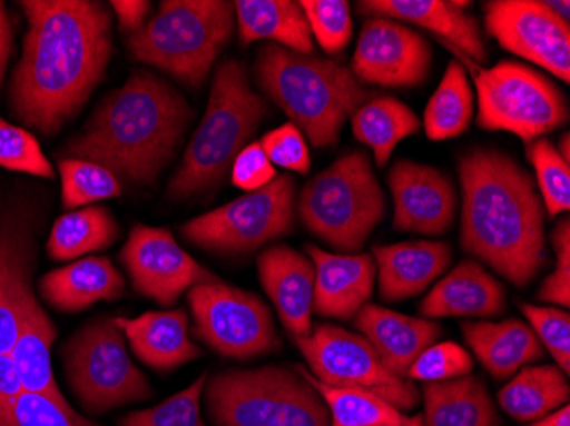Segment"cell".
<instances>
[{
	"instance_id": "obj_1",
	"label": "cell",
	"mask_w": 570,
	"mask_h": 426,
	"mask_svg": "<svg viewBox=\"0 0 570 426\" xmlns=\"http://www.w3.org/2000/svg\"><path fill=\"white\" fill-rule=\"evenodd\" d=\"M28 28L9 88L12 115L53 136L72 120L111 59L114 19L92 0L21 2Z\"/></svg>"
},
{
	"instance_id": "obj_2",
	"label": "cell",
	"mask_w": 570,
	"mask_h": 426,
	"mask_svg": "<svg viewBox=\"0 0 570 426\" xmlns=\"http://www.w3.org/2000/svg\"><path fill=\"white\" fill-rule=\"evenodd\" d=\"M463 208L461 248L515 287H527L549 261L546 207L530 172L492 149L458 162Z\"/></svg>"
},
{
	"instance_id": "obj_3",
	"label": "cell",
	"mask_w": 570,
	"mask_h": 426,
	"mask_svg": "<svg viewBox=\"0 0 570 426\" xmlns=\"http://www.w3.org/2000/svg\"><path fill=\"white\" fill-rule=\"evenodd\" d=\"M191 118L184 96L156 73L139 70L102 99L67 153L132 185H154L184 142Z\"/></svg>"
},
{
	"instance_id": "obj_4",
	"label": "cell",
	"mask_w": 570,
	"mask_h": 426,
	"mask_svg": "<svg viewBox=\"0 0 570 426\" xmlns=\"http://www.w3.org/2000/svg\"><path fill=\"white\" fill-rule=\"evenodd\" d=\"M256 82L315 147L335 146L347 118L370 92L336 60L264 44L256 51Z\"/></svg>"
},
{
	"instance_id": "obj_5",
	"label": "cell",
	"mask_w": 570,
	"mask_h": 426,
	"mask_svg": "<svg viewBox=\"0 0 570 426\" xmlns=\"http://www.w3.org/2000/svg\"><path fill=\"white\" fill-rule=\"evenodd\" d=\"M265 113L267 105L249 86L245 63L224 60L214 73L207 111L169 179L168 197L185 200L223 181Z\"/></svg>"
},
{
	"instance_id": "obj_6",
	"label": "cell",
	"mask_w": 570,
	"mask_h": 426,
	"mask_svg": "<svg viewBox=\"0 0 570 426\" xmlns=\"http://www.w3.org/2000/svg\"><path fill=\"white\" fill-rule=\"evenodd\" d=\"M236 12L226 0H166L137 33L130 56L191 88H200L235 31Z\"/></svg>"
},
{
	"instance_id": "obj_7",
	"label": "cell",
	"mask_w": 570,
	"mask_h": 426,
	"mask_svg": "<svg viewBox=\"0 0 570 426\" xmlns=\"http://www.w3.org/2000/svg\"><path fill=\"white\" fill-rule=\"evenodd\" d=\"M205 403L216 426H330L318 390L297 368H233L207 377Z\"/></svg>"
},
{
	"instance_id": "obj_8",
	"label": "cell",
	"mask_w": 570,
	"mask_h": 426,
	"mask_svg": "<svg viewBox=\"0 0 570 426\" xmlns=\"http://www.w3.org/2000/svg\"><path fill=\"white\" fill-rule=\"evenodd\" d=\"M297 211L303 226L326 245L361 251L386 211L370 156L354 150L338 157L304 186Z\"/></svg>"
},
{
	"instance_id": "obj_9",
	"label": "cell",
	"mask_w": 570,
	"mask_h": 426,
	"mask_svg": "<svg viewBox=\"0 0 570 426\" xmlns=\"http://www.w3.org/2000/svg\"><path fill=\"white\" fill-rule=\"evenodd\" d=\"M127 339L115 317L101 316L63 345L67 383L89 415L144 403L153 387L128 355Z\"/></svg>"
},
{
	"instance_id": "obj_10",
	"label": "cell",
	"mask_w": 570,
	"mask_h": 426,
	"mask_svg": "<svg viewBox=\"0 0 570 426\" xmlns=\"http://www.w3.org/2000/svg\"><path fill=\"white\" fill-rule=\"evenodd\" d=\"M451 50L472 72L479 92L476 121L483 130L509 131L530 143L569 121L566 96L549 77L511 60L482 69L460 51Z\"/></svg>"
},
{
	"instance_id": "obj_11",
	"label": "cell",
	"mask_w": 570,
	"mask_h": 426,
	"mask_svg": "<svg viewBox=\"0 0 570 426\" xmlns=\"http://www.w3.org/2000/svg\"><path fill=\"white\" fill-rule=\"evenodd\" d=\"M296 186L277 176L262 190L243 195L224 207L185 224V241L217 255H248L293 230Z\"/></svg>"
},
{
	"instance_id": "obj_12",
	"label": "cell",
	"mask_w": 570,
	"mask_h": 426,
	"mask_svg": "<svg viewBox=\"0 0 570 426\" xmlns=\"http://www.w3.org/2000/svg\"><path fill=\"white\" fill-rule=\"evenodd\" d=\"M187 300L191 333L216 354L245 361L281 350L271 309L252 291L217 280L190 288Z\"/></svg>"
},
{
	"instance_id": "obj_13",
	"label": "cell",
	"mask_w": 570,
	"mask_h": 426,
	"mask_svg": "<svg viewBox=\"0 0 570 426\" xmlns=\"http://www.w3.org/2000/svg\"><path fill=\"white\" fill-rule=\"evenodd\" d=\"M294 343L309 364L311 376L320 383L374 394L400 412L419 405L417 387L395 376L364 336L325 323Z\"/></svg>"
},
{
	"instance_id": "obj_14",
	"label": "cell",
	"mask_w": 570,
	"mask_h": 426,
	"mask_svg": "<svg viewBox=\"0 0 570 426\" xmlns=\"http://www.w3.org/2000/svg\"><path fill=\"white\" fill-rule=\"evenodd\" d=\"M134 290L159 306H175L179 297L200 284L220 280L185 249L171 230L137 224L120 252Z\"/></svg>"
},
{
	"instance_id": "obj_15",
	"label": "cell",
	"mask_w": 570,
	"mask_h": 426,
	"mask_svg": "<svg viewBox=\"0 0 570 426\" xmlns=\"http://www.w3.org/2000/svg\"><path fill=\"white\" fill-rule=\"evenodd\" d=\"M485 30L504 50L570 82V24L538 0H492Z\"/></svg>"
},
{
	"instance_id": "obj_16",
	"label": "cell",
	"mask_w": 570,
	"mask_h": 426,
	"mask_svg": "<svg viewBox=\"0 0 570 426\" xmlns=\"http://www.w3.org/2000/svg\"><path fill=\"white\" fill-rule=\"evenodd\" d=\"M431 62V44L417 31L393 19L371 18L362 24L351 70L367 85L417 88Z\"/></svg>"
},
{
	"instance_id": "obj_17",
	"label": "cell",
	"mask_w": 570,
	"mask_h": 426,
	"mask_svg": "<svg viewBox=\"0 0 570 426\" xmlns=\"http://www.w3.org/2000/svg\"><path fill=\"white\" fill-rule=\"evenodd\" d=\"M395 204V229L443 236L456 217L454 182L432 166L402 159L387 175Z\"/></svg>"
},
{
	"instance_id": "obj_18",
	"label": "cell",
	"mask_w": 570,
	"mask_h": 426,
	"mask_svg": "<svg viewBox=\"0 0 570 426\" xmlns=\"http://www.w3.org/2000/svg\"><path fill=\"white\" fill-rule=\"evenodd\" d=\"M258 275L267 296L277 309L291 338H306L313 329L311 316L315 304V265L291 246L265 249L256 258Z\"/></svg>"
},
{
	"instance_id": "obj_19",
	"label": "cell",
	"mask_w": 570,
	"mask_h": 426,
	"mask_svg": "<svg viewBox=\"0 0 570 426\" xmlns=\"http://www.w3.org/2000/svg\"><path fill=\"white\" fill-rule=\"evenodd\" d=\"M470 2L456 0H364L358 2L362 12L374 18L412 22L431 31L444 44L463 53L472 62H485L487 47L479 21L466 14Z\"/></svg>"
},
{
	"instance_id": "obj_20",
	"label": "cell",
	"mask_w": 570,
	"mask_h": 426,
	"mask_svg": "<svg viewBox=\"0 0 570 426\" xmlns=\"http://www.w3.org/2000/svg\"><path fill=\"white\" fill-rule=\"evenodd\" d=\"M315 265V304L318 316L348 321L370 303L376 280V261L371 255H332L318 246H306Z\"/></svg>"
},
{
	"instance_id": "obj_21",
	"label": "cell",
	"mask_w": 570,
	"mask_h": 426,
	"mask_svg": "<svg viewBox=\"0 0 570 426\" xmlns=\"http://www.w3.org/2000/svg\"><path fill=\"white\" fill-rule=\"evenodd\" d=\"M354 319L355 328L370 341L381 361L402 379H406L413 361L443 331L432 319L405 316L376 304H366Z\"/></svg>"
},
{
	"instance_id": "obj_22",
	"label": "cell",
	"mask_w": 570,
	"mask_h": 426,
	"mask_svg": "<svg viewBox=\"0 0 570 426\" xmlns=\"http://www.w3.org/2000/svg\"><path fill=\"white\" fill-rule=\"evenodd\" d=\"M134 355L147 367L171 371L204 355L190 338V317L185 309L150 310L142 316L115 317Z\"/></svg>"
},
{
	"instance_id": "obj_23",
	"label": "cell",
	"mask_w": 570,
	"mask_h": 426,
	"mask_svg": "<svg viewBox=\"0 0 570 426\" xmlns=\"http://www.w3.org/2000/svg\"><path fill=\"white\" fill-rule=\"evenodd\" d=\"M380 296L399 303L428 290L450 268L453 251L444 241H412L373 249Z\"/></svg>"
},
{
	"instance_id": "obj_24",
	"label": "cell",
	"mask_w": 570,
	"mask_h": 426,
	"mask_svg": "<svg viewBox=\"0 0 570 426\" xmlns=\"http://www.w3.org/2000/svg\"><path fill=\"white\" fill-rule=\"evenodd\" d=\"M508 296L498 278L479 261L466 259L432 287L419 313L425 319L441 317H495L505 309Z\"/></svg>"
},
{
	"instance_id": "obj_25",
	"label": "cell",
	"mask_w": 570,
	"mask_h": 426,
	"mask_svg": "<svg viewBox=\"0 0 570 426\" xmlns=\"http://www.w3.org/2000/svg\"><path fill=\"white\" fill-rule=\"evenodd\" d=\"M35 245L30 227L14 214L0 216V354H11L18 338L26 291L33 288Z\"/></svg>"
},
{
	"instance_id": "obj_26",
	"label": "cell",
	"mask_w": 570,
	"mask_h": 426,
	"mask_svg": "<svg viewBox=\"0 0 570 426\" xmlns=\"http://www.w3.org/2000/svg\"><path fill=\"white\" fill-rule=\"evenodd\" d=\"M56 338V325L38 303L33 288H30L22 299L18 338L9 355L26 393L41 394L63 408H72L51 370V345Z\"/></svg>"
},
{
	"instance_id": "obj_27",
	"label": "cell",
	"mask_w": 570,
	"mask_h": 426,
	"mask_svg": "<svg viewBox=\"0 0 570 426\" xmlns=\"http://www.w3.org/2000/svg\"><path fill=\"white\" fill-rule=\"evenodd\" d=\"M124 275L111 259L89 256L57 268L40 280L45 303L60 313H81L96 303H114L125 296Z\"/></svg>"
},
{
	"instance_id": "obj_28",
	"label": "cell",
	"mask_w": 570,
	"mask_h": 426,
	"mask_svg": "<svg viewBox=\"0 0 570 426\" xmlns=\"http://www.w3.org/2000/svg\"><path fill=\"white\" fill-rule=\"evenodd\" d=\"M461 331L480 364L499 380L511 379L521 368L543 357L540 339L520 319L466 321Z\"/></svg>"
},
{
	"instance_id": "obj_29",
	"label": "cell",
	"mask_w": 570,
	"mask_h": 426,
	"mask_svg": "<svg viewBox=\"0 0 570 426\" xmlns=\"http://www.w3.org/2000/svg\"><path fill=\"white\" fill-rule=\"evenodd\" d=\"M236 22L243 47L272 40L278 47L311 56L315 50L309 22L294 0H236Z\"/></svg>"
},
{
	"instance_id": "obj_30",
	"label": "cell",
	"mask_w": 570,
	"mask_h": 426,
	"mask_svg": "<svg viewBox=\"0 0 570 426\" xmlns=\"http://www.w3.org/2000/svg\"><path fill=\"white\" fill-rule=\"evenodd\" d=\"M424 426H501V416L480 377L425 383Z\"/></svg>"
},
{
	"instance_id": "obj_31",
	"label": "cell",
	"mask_w": 570,
	"mask_h": 426,
	"mask_svg": "<svg viewBox=\"0 0 570 426\" xmlns=\"http://www.w3.org/2000/svg\"><path fill=\"white\" fill-rule=\"evenodd\" d=\"M567 376L556 365H527L499 390V405L515 422L531 423L569 405Z\"/></svg>"
},
{
	"instance_id": "obj_32",
	"label": "cell",
	"mask_w": 570,
	"mask_h": 426,
	"mask_svg": "<svg viewBox=\"0 0 570 426\" xmlns=\"http://www.w3.org/2000/svg\"><path fill=\"white\" fill-rule=\"evenodd\" d=\"M351 123L355 139L373 149L380 168L387 165L393 150L403 139L421 130L417 115L405 102L390 96L364 102L352 113Z\"/></svg>"
},
{
	"instance_id": "obj_33",
	"label": "cell",
	"mask_w": 570,
	"mask_h": 426,
	"mask_svg": "<svg viewBox=\"0 0 570 426\" xmlns=\"http://www.w3.org/2000/svg\"><path fill=\"white\" fill-rule=\"evenodd\" d=\"M120 236V227L108 208L91 205L67 211L48 236L47 251L51 259L70 261L89 252L110 248Z\"/></svg>"
},
{
	"instance_id": "obj_34",
	"label": "cell",
	"mask_w": 570,
	"mask_h": 426,
	"mask_svg": "<svg viewBox=\"0 0 570 426\" xmlns=\"http://www.w3.org/2000/svg\"><path fill=\"white\" fill-rule=\"evenodd\" d=\"M304 379L318 390L330 413V426H424L422 416H406L374 394L326 386L296 367Z\"/></svg>"
},
{
	"instance_id": "obj_35",
	"label": "cell",
	"mask_w": 570,
	"mask_h": 426,
	"mask_svg": "<svg viewBox=\"0 0 570 426\" xmlns=\"http://www.w3.org/2000/svg\"><path fill=\"white\" fill-rule=\"evenodd\" d=\"M473 117V91L469 72L460 62L448 63L443 81L424 111L425 136L434 142L454 139L469 130Z\"/></svg>"
},
{
	"instance_id": "obj_36",
	"label": "cell",
	"mask_w": 570,
	"mask_h": 426,
	"mask_svg": "<svg viewBox=\"0 0 570 426\" xmlns=\"http://www.w3.org/2000/svg\"><path fill=\"white\" fill-rule=\"evenodd\" d=\"M59 171L62 178V205L67 210L85 208L86 205L121 195L120 179L95 162L66 157L59 162Z\"/></svg>"
},
{
	"instance_id": "obj_37",
	"label": "cell",
	"mask_w": 570,
	"mask_h": 426,
	"mask_svg": "<svg viewBox=\"0 0 570 426\" xmlns=\"http://www.w3.org/2000/svg\"><path fill=\"white\" fill-rule=\"evenodd\" d=\"M528 161L537 172L543 207L550 217L570 210V166L563 161L557 147L549 139H537L528 143Z\"/></svg>"
},
{
	"instance_id": "obj_38",
	"label": "cell",
	"mask_w": 570,
	"mask_h": 426,
	"mask_svg": "<svg viewBox=\"0 0 570 426\" xmlns=\"http://www.w3.org/2000/svg\"><path fill=\"white\" fill-rule=\"evenodd\" d=\"M207 377V374H202L187 389L173 394L153 408L128 413L118 419V426H207L200 409Z\"/></svg>"
},
{
	"instance_id": "obj_39",
	"label": "cell",
	"mask_w": 570,
	"mask_h": 426,
	"mask_svg": "<svg viewBox=\"0 0 570 426\" xmlns=\"http://www.w3.org/2000/svg\"><path fill=\"white\" fill-rule=\"evenodd\" d=\"M311 34L326 53H338L351 43L352 16L347 0H301Z\"/></svg>"
},
{
	"instance_id": "obj_40",
	"label": "cell",
	"mask_w": 570,
	"mask_h": 426,
	"mask_svg": "<svg viewBox=\"0 0 570 426\" xmlns=\"http://www.w3.org/2000/svg\"><path fill=\"white\" fill-rule=\"evenodd\" d=\"M0 166L38 178H53V168L31 131L0 118Z\"/></svg>"
},
{
	"instance_id": "obj_41",
	"label": "cell",
	"mask_w": 570,
	"mask_h": 426,
	"mask_svg": "<svg viewBox=\"0 0 570 426\" xmlns=\"http://www.w3.org/2000/svg\"><path fill=\"white\" fill-rule=\"evenodd\" d=\"M472 370L473 358L466 348L454 341L434 343L413 361L406 379L443 383L470 376Z\"/></svg>"
},
{
	"instance_id": "obj_42",
	"label": "cell",
	"mask_w": 570,
	"mask_h": 426,
	"mask_svg": "<svg viewBox=\"0 0 570 426\" xmlns=\"http://www.w3.org/2000/svg\"><path fill=\"white\" fill-rule=\"evenodd\" d=\"M524 317L533 326L534 335L541 346L557 361V367L569 376L570 374V316L559 307H541L533 304H521Z\"/></svg>"
},
{
	"instance_id": "obj_43",
	"label": "cell",
	"mask_w": 570,
	"mask_h": 426,
	"mask_svg": "<svg viewBox=\"0 0 570 426\" xmlns=\"http://www.w3.org/2000/svg\"><path fill=\"white\" fill-rule=\"evenodd\" d=\"M9 426H101L41 394L22 393L11 409Z\"/></svg>"
},
{
	"instance_id": "obj_44",
	"label": "cell",
	"mask_w": 570,
	"mask_h": 426,
	"mask_svg": "<svg viewBox=\"0 0 570 426\" xmlns=\"http://www.w3.org/2000/svg\"><path fill=\"white\" fill-rule=\"evenodd\" d=\"M261 146L271 159L272 165L289 171L307 175L311 169L309 150L303 131L294 123H284L275 130L268 131L262 139Z\"/></svg>"
},
{
	"instance_id": "obj_45",
	"label": "cell",
	"mask_w": 570,
	"mask_h": 426,
	"mask_svg": "<svg viewBox=\"0 0 570 426\" xmlns=\"http://www.w3.org/2000/svg\"><path fill=\"white\" fill-rule=\"evenodd\" d=\"M553 251H556V270L541 284L538 300L556 304L560 307L570 306V222L560 220L552 232Z\"/></svg>"
},
{
	"instance_id": "obj_46",
	"label": "cell",
	"mask_w": 570,
	"mask_h": 426,
	"mask_svg": "<svg viewBox=\"0 0 570 426\" xmlns=\"http://www.w3.org/2000/svg\"><path fill=\"white\" fill-rule=\"evenodd\" d=\"M277 178V169L272 165L261 142L249 143L236 156L230 179L246 194L262 190Z\"/></svg>"
},
{
	"instance_id": "obj_47",
	"label": "cell",
	"mask_w": 570,
	"mask_h": 426,
	"mask_svg": "<svg viewBox=\"0 0 570 426\" xmlns=\"http://www.w3.org/2000/svg\"><path fill=\"white\" fill-rule=\"evenodd\" d=\"M24 393L11 355L0 354V426H9L11 409Z\"/></svg>"
},
{
	"instance_id": "obj_48",
	"label": "cell",
	"mask_w": 570,
	"mask_h": 426,
	"mask_svg": "<svg viewBox=\"0 0 570 426\" xmlns=\"http://www.w3.org/2000/svg\"><path fill=\"white\" fill-rule=\"evenodd\" d=\"M110 8L117 16L120 30L128 34L137 33L146 24L150 11L146 0H111Z\"/></svg>"
},
{
	"instance_id": "obj_49",
	"label": "cell",
	"mask_w": 570,
	"mask_h": 426,
	"mask_svg": "<svg viewBox=\"0 0 570 426\" xmlns=\"http://www.w3.org/2000/svg\"><path fill=\"white\" fill-rule=\"evenodd\" d=\"M12 48V28L11 19L4 4L0 2V86L4 81L6 67H8L9 57Z\"/></svg>"
},
{
	"instance_id": "obj_50",
	"label": "cell",
	"mask_w": 570,
	"mask_h": 426,
	"mask_svg": "<svg viewBox=\"0 0 570 426\" xmlns=\"http://www.w3.org/2000/svg\"><path fill=\"white\" fill-rule=\"evenodd\" d=\"M527 426H570V408L569 405L562 406V408L556 409L550 415L543 416V418L531 422Z\"/></svg>"
},
{
	"instance_id": "obj_51",
	"label": "cell",
	"mask_w": 570,
	"mask_h": 426,
	"mask_svg": "<svg viewBox=\"0 0 570 426\" xmlns=\"http://www.w3.org/2000/svg\"><path fill=\"white\" fill-rule=\"evenodd\" d=\"M547 8L557 16V18L562 19V21L569 22L570 19V2L567 0H546Z\"/></svg>"
},
{
	"instance_id": "obj_52",
	"label": "cell",
	"mask_w": 570,
	"mask_h": 426,
	"mask_svg": "<svg viewBox=\"0 0 570 426\" xmlns=\"http://www.w3.org/2000/svg\"><path fill=\"white\" fill-rule=\"evenodd\" d=\"M559 153L560 156L563 157V161L567 162V165H569L570 162V133L569 131H566V133H563L562 136V139H560V143H559Z\"/></svg>"
}]
</instances>
